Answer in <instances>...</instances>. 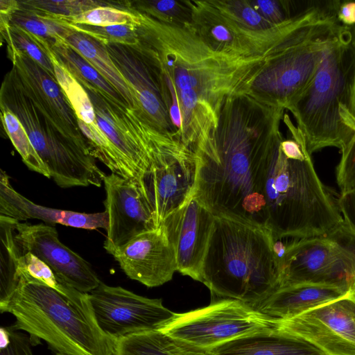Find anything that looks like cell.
Masks as SVG:
<instances>
[{
    "label": "cell",
    "mask_w": 355,
    "mask_h": 355,
    "mask_svg": "<svg viewBox=\"0 0 355 355\" xmlns=\"http://www.w3.org/2000/svg\"><path fill=\"white\" fill-rule=\"evenodd\" d=\"M137 12L139 42L132 48L157 83L174 136L196 155L211 145L226 99L249 93L266 58L227 53L189 23H166Z\"/></svg>",
    "instance_id": "1"
},
{
    "label": "cell",
    "mask_w": 355,
    "mask_h": 355,
    "mask_svg": "<svg viewBox=\"0 0 355 355\" xmlns=\"http://www.w3.org/2000/svg\"><path fill=\"white\" fill-rule=\"evenodd\" d=\"M284 110L248 93L228 97L212 144L196 155L191 197L214 216L266 228L263 191L269 164L284 139Z\"/></svg>",
    "instance_id": "2"
},
{
    "label": "cell",
    "mask_w": 355,
    "mask_h": 355,
    "mask_svg": "<svg viewBox=\"0 0 355 355\" xmlns=\"http://www.w3.org/2000/svg\"><path fill=\"white\" fill-rule=\"evenodd\" d=\"M17 288L1 313L32 344L44 340L54 355H116L117 340L98 327L88 293L71 286L58 291L19 273Z\"/></svg>",
    "instance_id": "3"
},
{
    "label": "cell",
    "mask_w": 355,
    "mask_h": 355,
    "mask_svg": "<svg viewBox=\"0 0 355 355\" xmlns=\"http://www.w3.org/2000/svg\"><path fill=\"white\" fill-rule=\"evenodd\" d=\"M273 242L266 228L215 216L200 282L212 295L255 308L279 286Z\"/></svg>",
    "instance_id": "4"
},
{
    "label": "cell",
    "mask_w": 355,
    "mask_h": 355,
    "mask_svg": "<svg viewBox=\"0 0 355 355\" xmlns=\"http://www.w3.org/2000/svg\"><path fill=\"white\" fill-rule=\"evenodd\" d=\"M340 2L306 1L295 27L266 57L249 94L287 110L308 85L327 51L349 32L338 19Z\"/></svg>",
    "instance_id": "5"
},
{
    "label": "cell",
    "mask_w": 355,
    "mask_h": 355,
    "mask_svg": "<svg viewBox=\"0 0 355 355\" xmlns=\"http://www.w3.org/2000/svg\"><path fill=\"white\" fill-rule=\"evenodd\" d=\"M300 144L302 150L294 156L286 155L280 144L268 166L263 191L265 227L275 240L322 236L344 223L311 155Z\"/></svg>",
    "instance_id": "6"
},
{
    "label": "cell",
    "mask_w": 355,
    "mask_h": 355,
    "mask_svg": "<svg viewBox=\"0 0 355 355\" xmlns=\"http://www.w3.org/2000/svg\"><path fill=\"white\" fill-rule=\"evenodd\" d=\"M344 108L355 113V46L350 31L327 51L308 85L287 108L311 155L326 147L341 149L350 139L354 130L342 121Z\"/></svg>",
    "instance_id": "7"
},
{
    "label": "cell",
    "mask_w": 355,
    "mask_h": 355,
    "mask_svg": "<svg viewBox=\"0 0 355 355\" xmlns=\"http://www.w3.org/2000/svg\"><path fill=\"white\" fill-rule=\"evenodd\" d=\"M0 107L8 109L20 121L58 186H102L106 175L96 165L88 145L60 134L22 92L9 72L1 85Z\"/></svg>",
    "instance_id": "8"
},
{
    "label": "cell",
    "mask_w": 355,
    "mask_h": 355,
    "mask_svg": "<svg viewBox=\"0 0 355 355\" xmlns=\"http://www.w3.org/2000/svg\"><path fill=\"white\" fill-rule=\"evenodd\" d=\"M278 288L316 284L355 292V234L343 223L322 236L286 245L279 262Z\"/></svg>",
    "instance_id": "9"
},
{
    "label": "cell",
    "mask_w": 355,
    "mask_h": 355,
    "mask_svg": "<svg viewBox=\"0 0 355 355\" xmlns=\"http://www.w3.org/2000/svg\"><path fill=\"white\" fill-rule=\"evenodd\" d=\"M279 320L243 302L223 299L176 317L165 333L195 346L210 349L235 338L277 328Z\"/></svg>",
    "instance_id": "10"
},
{
    "label": "cell",
    "mask_w": 355,
    "mask_h": 355,
    "mask_svg": "<svg viewBox=\"0 0 355 355\" xmlns=\"http://www.w3.org/2000/svg\"><path fill=\"white\" fill-rule=\"evenodd\" d=\"M190 10V25L214 48L243 58H266L297 25L305 6L285 22L267 30L245 27L227 17L209 1H185Z\"/></svg>",
    "instance_id": "11"
},
{
    "label": "cell",
    "mask_w": 355,
    "mask_h": 355,
    "mask_svg": "<svg viewBox=\"0 0 355 355\" xmlns=\"http://www.w3.org/2000/svg\"><path fill=\"white\" fill-rule=\"evenodd\" d=\"M88 295L98 327L116 340L162 330L178 314L166 308L161 299L148 298L103 282Z\"/></svg>",
    "instance_id": "12"
},
{
    "label": "cell",
    "mask_w": 355,
    "mask_h": 355,
    "mask_svg": "<svg viewBox=\"0 0 355 355\" xmlns=\"http://www.w3.org/2000/svg\"><path fill=\"white\" fill-rule=\"evenodd\" d=\"M277 329L312 343L326 355H355V292L279 320Z\"/></svg>",
    "instance_id": "13"
},
{
    "label": "cell",
    "mask_w": 355,
    "mask_h": 355,
    "mask_svg": "<svg viewBox=\"0 0 355 355\" xmlns=\"http://www.w3.org/2000/svg\"><path fill=\"white\" fill-rule=\"evenodd\" d=\"M12 67L9 71L22 92L65 137L83 144L77 116L56 79L35 61L12 46H7Z\"/></svg>",
    "instance_id": "14"
},
{
    "label": "cell",
    "mask_w": 355,
    "mask_h": 355,
    "mask_svg": "<svg viewBox=\"0 0 355 355\" xmlns=\"http://www.w3.org/2000/svg\"><path fill=\"white\" fill-rule=\"evenodd\" d=\"M15 240L21 254H33L80 292L89 293L102 282L86 260L59 240L50 225L17 221Z\"/></svg>",
    "instance_id": "15"
},
{
    "label": "cell",
    "mask_w": 355,
    "mask_h": 355,
    "mask_svg": "<svg viewBox=\"0 0 355 355\" xmlns=\"http://www.w3.org/2000/svg\"><path fill=\"white\" fill-rule=\"evenodd\" d=\"M105 250L130 279L147 287L163 285L177 271L175 251L163 225L141 233L124 245Z\"/></svg>",
    "instance_id": "16"
},
{
    "label": "cell",
    "mask_w": 355,
    "mask_h": 355,
    "mask_svg": "<svg viewBox=\"0 0 355 355\" xmlns=\"http://www.w3.org/2000/svg\"><path fill=\"white\" fill-rule=\"evenodd\" d=\"M215 216L194 198L162 223L173 247L177 271L200 282Z\"/></svg>",
    "instance_id": "17"
},
{
    "label": "cell",
    "mask_w": 355,
    "mask_h": 355,
    "mask_svg": "<svg viewBox=\"0 0 355 355\" xmlns=\"http://www.w3.org/2000/svg\"><path fill=\"white\" fill-rule=\"evenodd\" d=\"M104 201L109 225L103 247L118 248L145 232L158 228L135 182L114 173L105 176Z\"/></svg>",
    "instance_id": "18"
},
{
    "label": "cell",
    "mask_w": 355,
    "mask_h": 355,
    "mask_svg": "<svg viewBox=\"0 0 355 355\" xmlns=\"http://www.w3.org/2000/svg\"><path fill=\"white\" fill-rule=\"evenodd\" d=\"M104 46L130 88L142 113L157 128L173 135L157 83L140 55L130 46L121 44Z\"/></svg>",
    "instance_id": "19"
},
{
    "label": "cell",
    "mask_w": 355,
    "mask_h": 355,
    "mask_svg": "<svg viewBox=\"0 0 355 355\" xmlns=\"http://www.w3.org/2000/svg\"><path fill=\"white\" fill-rule=\"evenodd\" d=\"M0 216L19 222L38 219L49 225L60 224L85 230H107L109 218L105 210L99 213H81L37 205L15 190L6 171L0 173Z\"/></svg>",
    "instance_id": "20"
},
{
    "label": "cell",
    "mask_w": 355,
    "mask_h": 355,
    "mask_svg": "<svg viewBox=\"0 0 355 355\" xmlns=\"http://www.w3.org/2000/svg\"><path fill=\"white\" fill-rule=\"evenodd\" d=\"M349 292L346 288L316 284H298L278 288L255 307L279 320L298 316Z\"/></svg>",
    "instance_id": "21"
},
{
    "label": "cell",
    "mask_w": 355,
    "mask_h": 355,
    "mask_svg": "<svg viewBox=\"0 0 355 355\" xmlns=\"http://www.w3.org/2000/svg\"><path fill=\"white\" fill-rule=\"evenodd\" d=\"M209 350L211 355H326L312 343L277 328L241 336Z\"/></svg>",
    "instance_id": "22"
},
{
    "label": "cell",
    "mask_w": 355,
    "mask_h": 355,
    "mask_svg": "<svg viewBox=\"0 0 355 355\" xmlns=\"http://www.w3.org/2000/svg\"><path fill=\"white\" fill-rule=\"evenodd\" d=\"M64 41L123 97L130 107L141 112L130 88L103 44L71 28L64 37Z\"/></svg>",
    "instance_id": "23"
},
{
    "label": "cell",
    "mask_w": 355,
    "mask_h": 355,
    "mask_svg": "<svg viewBox=\"0 0 355 355\" xmlns=\"http://www.w3.org/2000/svg\"><path fill=\"white\" fill-rule=\"evenodd\" d=\"M116 355H211L163 331L131 335L117 340Z\"/></svg>",
    "instance_id": "24"
},
{
    "label": "cell",
    "mask_w": 355,
    "mask_h": 355,
    "mask_svg": "<svg viewBox=\"0 0 355 355\" xmlns=\"http://www.w3.org/2000/svg\"><path fill=\"white\" fill-rule=\"evenodd\" d=\"M51 51L85 90L95 92L113 103L129 107L123 97L65 41L53 46Z\"/></svg>",
    "instance_id": "25"
},
{
    "label": "cell",
    "mask_w": 355,
    "mask_h": 355,
    "mask_svg": "<svg viewBox=\"0 0 355 355\" xmlns=\"http://www.w3.org/2000/svg\"><path fill=\"white\" fill-rule=\"evenodd\" d=\"M17 220L0 216V309L15 292L19 281V259L21 255L15 240Z\"/></svg>",
    "instance_id": "26"
},
{
    "label": "cell",
    "mask_w": 355,
    "mask_h": 355,
    "mask_svg": "<svg viewBox=\"0 0 355 355\" xmlns=\"http://www.w3.org/2000/svg\"><path fill=\"white\" fill-rule=\"evenodd\" d=\"M1 119L7 136L20 155L23 162L31 171L47 178L49 171L33 146L28 134L18 118L8 109L0 107Z\"/></svg>",
    "instance_id": "27"
},
{
    "label": "cell",
    "mask_w": 355,
    "mask_h": 355,
    "mask_svg": "<svg viewBox=\"0 0 355 355\" xmlns=\"http://www.w3.org/2000/svg\"><path fill=\"white\" fill-rule=\"evenodd\" d=\"M50 58L55 79L65 94L77 118L87 124L96 122V113L91 99L84 87L55 58L52 51Z\"/></svg>",
    "instance_id": "28"
},
{
    "label": "cell",
    "mask_w": 355,
    "mask_h": 355,
    "mask_svg": "<svg viewBox=\"0 0 355 355\" xmlns=\"http://www.w3.org/2000/svg\"><path fill=\"white\" fill-rule=\"evenodd\" d=\"M1 42L4 39L7 46H12L29 57L55 78L49 43L12 25L1 32Z\"/></svg>",
    "instance_id": "29"
},
{
    "label": "cell",
    "mask_w": 355,
    "mask_h": 355,
    "mask_svg": "<svg viewBox=\"0 0 355 355\" xmlns=\"http://www.w3.org/2000/svg\"><path fill=\"white\" fill-rule=\"evenodd\" d=\"M19 8L51 20L73 16L101 6H112V1L92 0H28L19 1Z\"/></svg>",
    "instance_id": "30"
},
{
    "label": "cell",
    "mask_w": 355,
    "mask_h": 355,
    "mask_svg": "<svg viewBox=\"0 0 355 355\" xmlns=\"http://www.w3.org/2000/svg\"><path fill=\"white\" fill-rule=\"evenodd\" d=\"M10 24L18 26L49 44L52 48L64 42L70 28L62 23L42 17L35 13L19 8L11 17Z\"/></svg>",
    "instance_id": "31"
},
{
    "label": "cell",
    "mask_w": 355,
    "mask_h": 355,
    "mask_svg": "<svg viewBox=\"0 0 355 355\" xmlns=\"http://www.w3.org/2000/svg\"><path fill=\"white\" fill-rule=\"evenodd\" d=\"M121 5L123 10L137 11L162 22L190 23V10L185 1H123Z\"/></svg>",
    "instance_id": "32"
},
{
    "label": "cell",
    "mask_w": 355,
    "mask_h": 355,
    "mask_svg": "<svg viewBox=\"0 0 355 355\" xmlns=\"http://www.w3.org/2000/svg\"><path fill=\"white\" fill-rule=\"evenodd\" d=\"M53 21L95 26L138 25L139 16L135 11H129L109 5L101 6L73 16Z\"/></svg>",
    "instance_id": "33"
},
{
    "label": "cell",
    "mask_w": 355,
    "mask_h": 355,
    "mask_svg": "<svg viewBox=\"0 0 355 355\" xmlns=\"http://www.w3.org/2000/svg\"><path fill=\"white\" fill-rule=\"evenodd\" d=\"M68 28L89 36L103 45L121 44L130 47L138 45L139 40L137 25L121 24L109 26H95L61 22Z\"/></svg>",
    "instance_id": "34"
},
{
    "label": "cell",
    "mask_w": 355,
    "mask_h": 355,
    "mask_svg": "<svg viewBox=\"0 0 355 355\" xmlns=\"http://www.w3.org/2000/svg\"><path fill=\"white\" fill-rule=\"evenodd\" d=\"M209 3L223 15L249 28L262 31L275 26L258 13L250 0H214Z\"/></svg>",
    "instance_id": "35"
},
{
    "label": "cell",
    "mask_w": 355,
    "mask_h": 355,
    "mask_svg": "<svg viewBox=\"0 0 355 355\" xmlns=\"http://www.w3.org/2000/svg\"><path fill=\"white\" fill-rule=\"evenodd\" d=\"M353 135L340 149L341 158L336 168V180L341 193L355 189V128Z\"/></svg>",
    "instance_id": "36"
},
{
    "label": "cell",
    "mask_w": 355,
    "mask_h": 355,
    "mask_svg": "<svg viewBox=\"0 0 355 355\" xmlns=\"http://www.w3.org/2000/svg\"><path fill=\"white\" fill-rule=\"evenodd\" d=\"M8 339L1 344L0 355H34L32 343L28 336L18 332L12 327H7Z\"/></svg>",
    "instance_id": "37"
},
{
    "label": "cell",
    "mask_w": 355,
    "mask_h": 355,
    "mask_svg": "<svg viewBox=\"0 0 355 355\" xmlns=\"http://www.w3.org/2000/svg\"><path fill=\"white\" fill-rule=\"evenodd\" d=\"M338 206L340 212L343 215L344 223L355 234V189L341 193Z\"/></svg>",
    "instance_id": "38"
},
{
    "label": "cell",
    "mask_w": 355,
    "mask_h": 355,
    "mask_svg": "<svg viewBox=\"0 0 355 355\" xmlns=\"http://www.w3.org/2000/svg\"><path fill=\"white\" fill-rule=\"evenodd\" d=\"M337 17L338 21L345 26L355 25V1H340Z\"/></svg>",
    "instance_id": "39"
},
{
    "label": "cell",
    "mask_w": 355,
    "mask_h": 355,
    "mask_svg": "<svg viewBox=\"0 0 355 355\" xmlns=\"http://www.w3.org/2000/svg\"><path fill=\"white\" fill-rule=\"evenodd\" d=\"M1 15L12 17V15L19 9V1L1 0L0 1Z\"/></svg>",
    "instance_id": "40"
},
{
    "label": "cell",
    "mask_w": 355,
    "mask_h": 355,
    "mask_svg": "<svg viewBox=\"0 0 355 355\" xmlns=\"http://www.w3.org/2000/svg\"><path fill=\"white\" fill-rule=\"evenodd\" d=\"M349 31H350V34H351L352 42L354 44V46H355V25L349 27Z\"/></svg>",
    "instance_id": "41"
},
{
    "label": "cell",
    "mask_w": 355,
    "mask_h": 355,
    "mask_svg": "<svg viewBox=\"0 0 355 355\" xmlns=\"http://www.w3.org/2000/svg\"><path fill=\"white\" fill-rule=\"evenodd\" d=\"M349 126L350 128L355 127V119H353L350 121V123H349Z\"/></svg>",
    "instance_id": "42"
}]
</instances>
